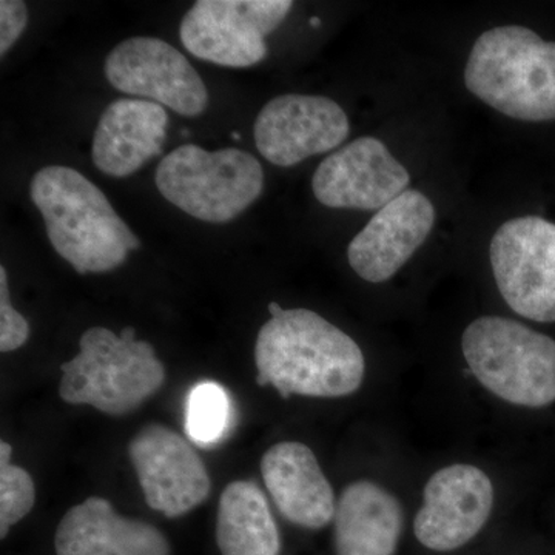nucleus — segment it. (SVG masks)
I'll use <instances>...</instances> for the list:
<instances>
[{"instance_id":"1","label":"nucleus","mask_w":555,"mask_h":555,"mask_svg":"<svg viewBox=\"0 0 555 555\" xmlns=\"http://www.w3.org/2000/svg\"><path fill=\"white\" fill-rule=\"evenodd\" d=\"M270 320L255 343L257 385L283 398H343L364 382L366 360L356 339L309 309L269 302Z\"/></svg>"},{"instance_id":"2","label":"nucleus","mask_w":555,"mask_h":555,"mask_svg":"<svg viewBox=\"0 0 555 555\" xmlns=\"http://www.w3.org/2000/svg\"><path fill=\"white\" fill-rule=\"evenodd\" d=\"M30 198L51 246L80 275L112 272L141 247L101 189L72 167L40 169L31 179Z\"/></svg>"},{"instance_id":"3","label":"nucleus","mask_w":555,"mask_h":555,"mask_svg":"<svg viewBox=\"0 0 555 555\" xmlns=\"http://www.w3.org/2000/svg\"><path fill=\"white\" fill-rule=\"evenodd\" d=\"M467 90L509 118L555 119V42L518 25L485 31L465 68Z\"/></svg>"},{"instance_id":"4","label":"nucleus","mask_w":555,"mask_h":555,"mask_svg":"<svg viewBox=\"0 0 555 555\" xmlns=\"http://www.w3.org/2000/svg\"><path fill=\"white\" fill-rule=\"evenodd\" d=\"M60 397L65 403L87 404L102 414H133L166 383L155 347L137 339L126 327L119 335L107 327H90L79 339V353L62 364Z\"/></svg>"},{"instance_id":"5","label":"nucleus","mask_w":555,"mask_h":555,"mask_svg":"<svg viewBox=\"0 0 555 555\" xmlns=\"http://www.w3.org/2000/svg\"><path fill=\"white\" fill-rule=\"evenodd\" d=\"M469 371L492 396L514 406L555 403V339L503 317H481L462 337Z\"/></svg>"},{"instance_id":"6","label":"nucleus","mask_w":555,"mask_h":555,"mask_svg":"<svg viewBox=\"0 0 555 555\" xmlns=\"http://www.w3.org/2000/svg\"><path fill=\"white\" fill-rule=\"evenodd\" d=\"M155 182L160 195L190 217L224 224L259 198L264 170L244 150L207 152L185 144L160 160Z\"/></svg>"},{"instance_id":"7","label":"nucleus","mask_w":555,"mask_h":555,"mask_svg":"<svg viewBox=\"0 0 555 555\" xmlns=\"http://www.w3.org/2000/svg\"><path fill=\"white\" fill-rule=\"evenodd\" d=\"M291 0H199L179 27L192 56L230 68H247L268 56L266 38L276 30Z\"/></svg>"},{"instance_id":"8","label":"nucleus","mask_w":555,"mask_h":555,"mask_svg":"<svg viewBox=\"0 0 555 555\" xmlns=\"http://www.w3.org/2000/svg\"><path fill=\"white\" fill-rule=\"evenodd\" d=\"M500 295L517 315L555 323V224L540 217L506 221L489 246Z\"/></svg>"},{"instance_id":"9","label":"nucleus","mask_w":555,"mask_h":555,"mask_svg":"<svg viewBox=\"0 0 555 555\" xmlns=\"http://www.w3.org/2000/svg\"><path fill=\"white\" fill-rule=\"evenodd\" d=\"M129 459L145 502L169 518L185 516L208 499L206 463L181 434L169 426L145 425L129 443Z\"/></svg>"},{"instance_id":"10","label":"nucleus","mask_w":555,"mask_h":555,"mask_svg":"<svg viewBox=\"0 0 555 555\" xmlns=\"http://www.w3.org/2000/svg\"><path fill=\"white\" fill-rule=\"evenodd\" d=\"M104 73L120 93L149 98L178 115L196 118L207 109L206 83L188 57L164 40H124L109 51Z\"/></svg>"},{"instance_id":"11","label":"nucleus","mask_w":555,"mask_h":555,"mask_svg":"<svg viewBox=\"0 0 555 555\" xmlns=\"http://www.w3.org/2000/svg\"><path fill=\"white\" fill-rule=\"evenodd\" d=\"M494 485L483 469L466 463L441 467L427 480L414 534L423 546L449 553L480 534L494 507Z\"/></svg>"},{"instance_id":"12","label":"nucleus","mask_w":555,"mask_h":555,"mask_svg":"<svg viewBox=\"0 0 555 555\" xmlns=\"http://www.w3.org/2000/svg\"><path fill=\"white\" fill-rule=\"evenodd\" d=\"M350 133L349 118L337 102L312 94H283L268 102L254 126L255 144L269 163L292 167L331 152Z\"/></svg>"},{"instance_id":"13","label":"nucleus","mask_w":555,"mask_h":555,"mask_svg":"<svg viewBox=\"0 0 555 555\" xmlns=\"http://www.w3.org/2000/svg\"><path fill=\"white\" fill-rule=\"evenodd\" d=\"M411 175L385 142L358 138L332 153L312 179L313 195L323 206L379 210L406 192Z\"/></svg>"},{"instance_id":"14","label":"nucleus","mask_w":555,"mask_h":555,"mask_svg":"<svg viewBox=\"0 0 555 555\" xmlns=\"http://www.w3.org/2000/svg\"><path fill=\"white\" fill-rule=\"evenodd\" d=\"M436 207L418 190H406L379 208L364 229L350 241V268L367 283H385L412 258L429 236Z\"/></svg>"},{"instance_id":"15","label":"nucleus","mask_w":555,"mask_h":555,"mask_svg":"<svg viewBox=\"0 0 555 555\" xmlns=\"http://www.w3.org/2000/svg\"><path fill=\"white\" fill-rule=\"evenodd\" d=\"M261 476L281 516L306 529L334 521L337 499L312 449L301 441H280L264 452Z\"/></svg>"},{"instance_id":"16","label":"nucleus","mask_w":555,"mask_h":555,"mask_svg":"<svg viewBox=\"0 0 555 555\" xmlns=\"http://www.w3.org/2000/svg\"><path fill=\"white\" fill-rule=\"evenodd\" d=\"M54 547L57 555H170L169 540L156 526L120 516L102 496L67 511Z\"/></svg>"},{"instance_id":"17","label":"nucleus","mask_w":555,"mask_h":555,"mask_svg":"<svg viewBox=\"0 0 555 555\" xmlns=\"http://www.w3.org/2000/svg\"><path fill=\"white\" fill-rule=\"evenodd\" d=\"M169 115L153 101L118 100L102 113L91 158L102 173L127 178L163 152Z\"/></svg>"},{"instance_id":"18","label":"nucleus","mask_w":555,"mask_h":555,"mask_svg":"<svg viewBox=\"0 0 555 555\" xmlns=\"http://www.w3.org/2000/svg\"><path fill=\"white\" fill-rule=\"evenodd\" d=\"M403 526V507L392 492L371 480L353 481L337 502L335 554L396 555Z\"/></svg>"},{"instance_id":"19","label":"nucleus","mask_w":555,"mask_h":555,"mask_svg":"<svg viewBox=\"0 0 555 555\" xmlns=\"http://www.w3.org/2000/svg\"><path fill=\"white\" fill-rule=\"evenodd\" d=\"M217 543L222 555H280L275 517L254 481H232L219 496Z\"/></svg>"},{"instance_id":"20","label":"nucleus","mask_w":555,"mask_h":555,"mask_svg":"<svg viewBox=\"0 0 555 555\" xmlns=\"http://www.w3.org/2000/svg\"><path fill=\"white\" fill-rule=\"evenodd\" d=\"M230 422L228 392L214 382L201 383L190 392L185 430L195 443H217Z\"/></svg>"},{"instance_id":"21","label":"nucleus","mask_w":555,"mask_h":555,"mask_svg":"<svg viewBox=\"0 0 555 555\" xmlns=\"http://www.w3.org/2000/svg\"><path fill=\"white\" fill-rule=\"evenodd\" d=\"M13 448L0 443V537L31 513L36 502L35 481L24 467L11 465Z\"/></svg>"},{"instance_id":"22","label":"nucleus","mask_w":555,"mask_h":555,"mask_svg":"<svg viewBox=\"0 0 555 555\" xmlns=\"http://www.w3.org/2000/svg\"><path fill=\"white\" fill-rule=\"evenodd\" d=\"M30 338V324L10 301L9 275L0 268V352H13Z\"/></svg>"},{"instance_id":"23","label":"nucleus","mask_w":555,"mask_h":555,"mask_svg":"<svg viewBox=\"0 0 555 555\" xmlns=\"http://www.w3.org/2000/svg\"><path fill=\"white\" fill-rule=\"evenodd\" d=\"M28 24L27 3L22 0H2L0 2V54L17 42Z\"/></svg>"},{"instance_id":"24","label":"nucleus","mask_w":555,"mask_h":555,"mask_svg":"<svg viewBox=\"0 0 555 555\" xmlns=\"http://www.w3.org/2000/svg\"><path fill=\"white\" fill-rule=\"evenodd\" d=\"M310 25H312V27H321L320 17H312V20H310Z\"/></svg>"},{"instance_id":"25","label":"nucleus","mask_w":555,"mask_h":555,"mask_svg":"<svg viewBox=\"0 0 555 555\" xmlns=\"http://www.w3.org/2000/svg\"><path fill=\"white\" fill-rule=\"evenodd\" d=\"M232 138L235 139V141H240L241 134L240 133H232Z\"/></svg>"}]
</instances>
